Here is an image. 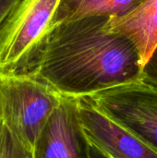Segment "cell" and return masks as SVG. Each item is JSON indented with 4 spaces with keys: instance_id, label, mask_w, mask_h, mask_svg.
<instances>
[{
    "instance_id": "cell-1",
    "label": "cell",
    "mask_w": 157,
    "mask_h": 158,
    "mask_svg": "<svg viewBox=\"0 0 157 158\" xmlns=\"http://www.w3.org/2000/svg\"><path fill=\"white\" fill-rule=\"evenodd\" d=\"M109 17H91L49 31L32 75L59 93L85 95L139 78L143 69L134 44L105 29Z\"/></svg>"
},
{
    "instance_id": "cell-2",
    "label": "cell",
    "mask_w": 157,
    "mask_h": 158,
    "mask_svg": "<svg viewBox=\"0 0 157 158\" xmlns=\"http://www.w3.org/2000/svg\"><path fill=\"white\" fill-rule=\"evenodd\" d=\"M63 94L30 73H0L1 121L31 151Z\"/></svg>"
},
{
    "instance_id": "cell-3",
    "label": "cell",
    "mask_w": 157,
    "mask_h": 158,
    "mask_svg": "<svg viewBox=\"0 0 157 158\" xmlns=\"http://www.w3.org/2000/svg\"><path fill=\"white\" fill-rule=\"evenodd\" d=\"M61 0H19L0 24V73H31Z\"/></svg>"
},
{
    "instance_id": "cell-4",
    "label": "cell",
    "mask_w": 157,
    "mask_h": 158,
    "mask_svg": "<svg viewBox=\"0 0 157 158\" xmlns=\"http://www.w3.org/2000/svg\"><path fill=\"white\" fill-rule=\"evenodd\" d=\"M125 129L157 149V81L139 78L82 95Z\"/></svg>"
},
{
    "instance_id": "cell-5",
    "label": "cell",
    "mask_w": 157,
    "mask_h": 158,
    "mask_svg": "<svg viewBox=\"0 0 157 158\" xmlns=\"http://www.w3.org/2000/svg\"><path fill=\"white\" fill-rule=\"evenodd\" d=\"M71 96L82 140L93 150L120 158H157L156 148L125 129L85 96Z\"/></svg>"
},
{
    "instance_id": "cell-6",
    "label": "cell",
    "mask_w": 157,
    "mask_h": 158,
    "mask_svg": "<svg viewBox=\"0 0 157 158\" xmlns=\"http://www.w3.org/2000/svg\"><path fill=\"white\" fill-rule=\"evenodd\" d=\"M81 136L73 98L63 94L33 149L32 158H81Z\"/></svg>"
},
{
    "instance_id": "cell-7",
    "label": "cell",
    "mask_w": 157,
    "mask_h": 158,
    "mask_svg": "<svg viewBox=\"0 0 157 158\" xmlns=\"http://www.w3.org/2000/svg\"><path fill=\"white\" fill-rule=\"evenodd\" d=\"M105 29L128 37L134 44L144 70L157 49V0H143L128 14L109 17Z\"/></svg>"
},
{
    "instance_id": "cell-8",
    "label": "cell",
    "mask_w": 157,
    "mask_h": 158,
    "mask_svg": "<svg viewBox=\"0 0 157 158\" xmlns=\"http://www.w3.org/2000/svg\"><path fill=\"white\" fill-rule=\"evenodd\" d=\"M143 1V0H61L51 28L85 18L123 16L138 6Z\"/></svg>"
},
{
    "instance_id": "cell-9",
    "label": "cell",
    "mask_w": 157,
    "mask_h": 158,
    "mask_svg": "<svg viewBox=\"0 0 157 158\" xmlns=\"http://www.w3.org/2000/svg\"><path fill=\"white\" fill-rule=\"evenodd\" d=\"M32 153L1 121L0 158H32Z\"/></svg>"
},
{
    "instance_id": "cell-10",
    "label": "cell",
    "mask_w": 157,
    "mask_h": 158,
    "mask_svg": "<svg viewBox=\"0 0 157 158\" xmlns=\"http://www.w3.org/2000/svg\"><path fill=\"white\" fill-rule=\"evenodd\" d=\"M19 0H0V24Z\"/></svg>"
},
{
    "instance_id": "cell-11",
    "label": "cell",
    "mask_w": 157,
    "mask_h": 158,
    "mask_svg": "<svg viewBox=\"0 0 157 158\" xmlns=\"http://www.w3.org/2000/svg\"><path fill=\"white\" fill-rule=\"evenodd\" d=\"M143 72L157 81V49L153 55L152 58L150 59V61L148 62V64L146 65Z\"/></svg>"
},
{
    "instance_id": "cell-12",
    "label": "cell",
    "mask_w": 157,
    "mask_h": 158,
    "mask_svg": "<svg viewBox=\"0 0 157 158\" xmlns=\"http://www.w3.org/2000/svg\"><path fill=\"white\" fill-rule=\"evenodd\" d=\"M103 158H120V157H117V156H112V155H110V154H108V153H106V152H105V151H99V152H97Z\"/></svg>"
},
{
    "instance_id": "cell-13",
    "label": "cell",
    "mask_w": 157,
    "mask_h": 158,
    "mask_svg": "<svg viewBox=\"0 0 157 158\" xmlns=\"http://www.w3.org/2000/svg\"><path fill=\"white\" fill-rule=\"evenodd\" d=\"M0 124H1V115H0Z\"/></svg>"
}]
</instances>
